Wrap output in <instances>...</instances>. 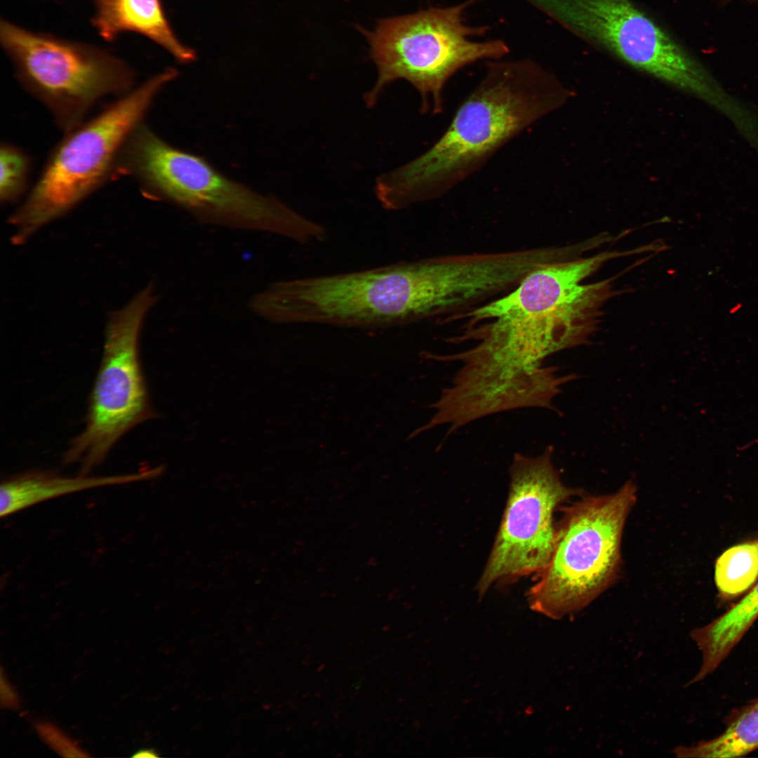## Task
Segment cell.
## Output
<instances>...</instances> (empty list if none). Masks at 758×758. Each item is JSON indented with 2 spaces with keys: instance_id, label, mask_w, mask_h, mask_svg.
Masks as SVG:
<instances>
[{
  "instance_id": "6da1fadb",
  "label": "cell",
  "mask_w": 758,
  "mask_h": 758,
  "mask_svg": "<svg viewBox=\"0 0 758 758\" xmlns=\"http://www.w3.org/2000/svg\"><path fill=\"white\" fill-rule=\"evenodd\" d=\"M568 98L560 81L532 60L489 62L431 147L376 180L377 199L399 211L444 195Z\"/></svg>"
},
{
  "instance_id": "9c48e42d",
  "label": "cell",
  "mask_w": 758,
  "mask_h": 758,
  "mask_svg": "<svg viewBox=\"0 0 758 758\" xmlns=\"http://www.w3.org/2000/svg\"><path fill=\"white\" fill-rule=\"evenodd\" d=\"M585 41L679 89L703 90L705 73L690 53L631 0H533Z\"/></svg>"
},
{
  "instance_id": "277c9868",
  "label": "cell",
  "mask_w": 758,
  "mask_h": 758,
  "mask_svg": "<svg viewBox=\"0 0 758 758\" xmlns=\"http://www.w3.org/2000/svg\"><path fill=\"white\" fill-rule=\"evenodd\" d=\"M177 74L168 68L154 75L65 133L24 202L8 218L15 230L13 244H22L40 227L69 212L115 176L127 139Z\"/></svg>"
},
{
  "instance_id": "30bf717a",
  "label": "cell",
  "mask_w": 758,
  "mask_h": 758,
  "mask_svg": "<svg viewBox=\"0 0 758 758\" xmlns=\"http://www.w3.org/2000/svg\"><path fill=\"white\" fill-rule=\"evenodd\" d=\"M552 451L549 446L536 458L514 455L506 508L477 585L480 595L494 584L538 574L548 563L556 538L554 511L574 493L554 469Z\"/></svg>"
},
{
  "instance_id": "7a4b0ae2",
  "label": "cell",
  "mask_w": 758,
  "mask_h": 758,
  "mask_svg": "<svg viewBox=\"0 0 758 758\" xmlns=\"http://www.w3.org/2000/svg\"><path fill=\"white\" fill-rule=\"evenodd\" d=\"M609 259L604 252L533 270L498 298L448 317L463 321V334L453 342L475 340V352L524 367L540 366L547 355L584 343L612 291L606 280L581 281Z\"/></svg>"
},
{
  "instance_id": "5b68a950",
  "label": "cell",
  "mask_w": 758,
  "mask_h": 758,
  "mask_svg": "<svg viewBox=\"0 0 758 758\" xmlns=\"http://www.w3.org/2000/svg\"><path fill=\"white\" fill-rule=\"evenodd\" d=\"M473 1L383 20L367 34L378 76L364 96L366 105H374L388 84L402 79L418 91L422 112L439 114L444 108L445 86L455 73L476 61L507 54L502 40L470 39L487 29L464 23V11Z\"/></svg>"
},
{
  "instance_id": "52a82bcc",
  "label": "cell",
  "mask_w": 758,
  "mask_h": 758,
  "mask_svg": "<svg viewBox=\"0 0 758 758\" xmlns=\"http://www.w3.org/2000/svg\"><path fill=\"white\" fill-rule=\"evenodd\" d=\"M0 41L22 88L65 133L86 120L95 104L135 86L128 63L93 45L0 22Z\"/></svg>"
},
{
  "instance_id": "44dd1931",
  "label": "cell",
  "mask_w": 758,
  "mask_h": 758,
  "mask_svg": "<svg viewBox=\"0 0 758 758\" xmlns=\"http://www.w3.org/2000/svg\"><path fill=\"white\" fill-rule=\"evenodd\" d=\"M746 1H752V2H757L758 3V0H746Z\"/></svg>"
},
{
  "instance_id": "8992f818",
  "label": "cell",
  "mask_w": 758,
  "mask_h": 758,
  "mask_svg": "<svg viewBox=\"0 0 758 758\" xmlns=\"http://www.w3.org/2000/svg\"><path fill=\"white\" fill-rule=\"evenodd\" d=\"M632 481L616 492L577 502L565 512L550 559L526 597L530 608L558 620L580 611L616 578L626 519L634 505Z\"/></svg>"
},
{
  "instance_id": "ffe728a7",
  "label": "cell",
  "mask_w": 758,
  "mask_h": 758,
  "mask_svg": "<svg viewBox=\"0 0 758 758\" xmlns=\"http://www.w3.org/2000/svg\"><path fill=\"white\" fill-rule=\"evenodd\" d=\"M157 756V754L151 750H140L133 755V757H153Z\"/></svg>"
},
{
  "instance_id": "7c38bea8",
  "label": "cell",
  "mask_w": 758,
  "mask_h": 758,
  "mask_svg": "<svg viewBox=\"0 0 758 758\" xmlns=\"http://www.w3.org/2000/svg\"><path fill=\"white\" fill-rule=\"evenodd\" d=\"M91 23L101 38L115 40L131 32L148 38L182 63L195 60L194 51L182 44L166 16L161 0H92Z\"/></svg>"
},
{
  "instance_id": "e0dca14e",
  "label": "cell",
  "mask_w": 758,
  "mask_h": 758,
  "mask_svg": "<svg viewBox=\"0 0 758 758\" xmlns=\"http://www.w3.org/2000/svg\"><path fill=\"white\" fill-rule=\"evenodd\" d=\"M32 159L21 147L9 142L0 146V201L2 204L17 201L26 192Z\"/></svg>"
},
{
  "instance_id": "8fae6325",
  "label": "cell",
  "mask_w": 758,
  "mask_h": 758,
  "mask_svg": "<svg viewBox=\"0 0 758 758\" xmlns=\"http://www.w3.org/2000/svg\"><path fill=\"white\" fill-rule=\"evenodd\" d=\"M464 366L453 385L444 389L431 405L436 413L430 422L415 430V435L441 424H449L448 434L464 425L497 412L537 406L555 410L553 398L560 386L577 378L556 375L557 368L522 367L491 359L461 357Z\"/></svg>"
},
{
  "instance_id": "3957f363",
  "label": "cell",
  "mask_w": 758,
  "mask_h": 758,
  "mask_svg": "<svg viewBox=\"0 0 758 758\" xmlns=\"http://www.w3.org/2000/svg\"><path fill=\"white\" fill-rule=\"evenodd\" d=\"M118 175L133 178L145 197L171 204L202 225L269 234L300 244L321 241L327 235L322 225L227 178L203 157L170 145L144 121L122 149Z\"/></svg>"
},
{
  "instance_id": "4fadbf2b",
  "label": "cell",
  "mask_w": 758,
  "mask_h": 758,
  "mask_svg": "<svg viewBox=\"0 0 758 758\" xmlns=\"http://www.w3.org/2000/svg\"><path fill=\"white\" fill-rule=\"evenodd\" d=\"M161 467L136 473L88 477H63L45 471L27 472L6 479L0 487V515L6 517L37 503L94 488L147 480L161 472Z\"/></svg>"
},
{
  "instance_id": "ba28073f",
  "label": "cell",
  "mask_w": 758,
  "mask_h": 758,
  "mask_svg": "<svg viewBox=\"0 0 758 758\" xmlns=\"http://www.w3.org/2000/svg\"><path fill=\"white\" fill-rule=\"evenodd\" d=\"M158 298L150 282L109 317L85 425L62 458L65 464L79 463L80 474L100 465L124 435L155 416L140 364L139 340L144 320Z\"/></svg>"
},
{
  "instance_id": "5bb4252c",
  "label": "cell",
  "mask_w": 758,
  "mask_h": 758,
  "mask_svg": "<svg viewBox=\"0 0 758 758\" xmlns=\"http://www.w3.org/2000/svg\"><path fill=\"white\" fill-rule=\"evenodd\" d=\"M758 618V583L738 602L711 623L691 632L710 665H719Z\"/></svg>"
},
{
  "instance_id": "ac0fdd59",
  "label": "cell",
  "mask_w": 758,
  "mask_h": 758,
  "mask_svg": "<svg viewBox=\"0 0 758 758\" xmlns=\"http://www.w3.org/2000/svg\"><path fill=\"white\" fill-rule=\"evenodd\" d=\"M35 728L42 740L61 756L67 757L88 756L54 725L40 722L36 724Z\"/></svg>"
},
{
  "instance_id": "d6986e66",
  "label": "cell",
  "mask_w": 758,
  "mask_h": 758,
  "mask_svg": "<svg viewBox=\"0 0 758 758\" xmlns=\"http://www.w3.org/2000/svg\"><path fill=\"white\" fill-rule=\"evenodd\" d=\"M1 705L6 707H16L19 703L18 698L7 681L3 679V676L1 677Z\"/></svg>"
},
{
  "instance_id": "2e32d148",
  "label": "cell",
  "mask_w": 758,
  "mask_h": 758,
  "mask_svg": "<svg viewBox=\"0 0 758 758\" xmlns=\"http://www.w3.org/2000/svg\"><path fill=\"white\" fill-rule=\"evenodd\" d=\"M758 579V539L732 546L717 559L714 580L721 597L735 598Z\"/></svg>"
},
{
  "instance_id": "9a60e30c",
  "label": "cell",
  "mask_w": 758,
  "mask_h": 758,
  "mask_svg": "<svg viewBox=\"0 0 758 758\" xmlns=\"http://www.w3.org/2000/svg\"><path fill=\"white\" fill-rule=\"evenodd\" d=\"M726 724L717 737L691 746H678L673 753L680 758L737 757L758 749V698L732 712Z\"/></svg>"
}]
</instances>
